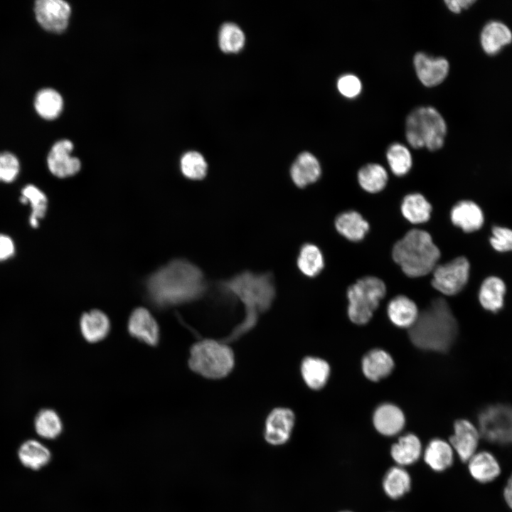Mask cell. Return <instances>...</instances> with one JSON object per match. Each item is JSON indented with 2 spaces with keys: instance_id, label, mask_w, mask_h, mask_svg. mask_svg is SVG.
I'll return each mask as SVG.
<instances>
[{
  "instance_id": "obj_1",
  "label": "cell",
  "mask_w": 512,
  "mask_h": 512,
  "mask_svg": "<svg viewBox=\"0 0 512 512\" xmlns=\"http://www.w3.org/2000/svg\"><path fill=\"white\" fill-rule=\"evenodd\" d=\"M219 286L224 292L238 299L245 310L243 319L221 339L228 343L255 327L260 315L270 308L275 297V287L272 274H256L250 271L223 280Z\"/></svg>"
},
{
  "instance_id": "obj_2",
  "label": "cell",
  "mask_w": 512,
  "mask_h": 512,
  "mask_svg": "<svg viewBox=\"0 0 512 512\" xmlns=\"http://www.w3.org/2000/svg\"><path fill=\"white\" fill-rule=\"evenodd\" d=\"M146 286L149 298L160 306L194 301L206 290L202 271L184 260H175L159 269L149 277Z\"/></svg>"
},
{
  "instance_id": "obj_3",
  "label": "cell",
  "mask_w": 512,
  "mask_h": 512,
  "mask_svg": "<svg viewBox=\"0 0 512 512\" xmlns=\"http://www.w3.org/2000/svg\"><path fill=\"white\" fill-rule=\"evenodd\" d=\"M458 331V324L449 305L444 298L439 297L419 313L408 329V335L418 348L446 353L454 344Z\"/></svg>"
},
{
  "instance_id": "obj_4",
  "label": "cell",
  "mask_w": 512,
  "mask_h": 512,
  "mask_svg": "<svg viewBox=\"0 0 512 512\" xmlns=\"http://www.w3.org/2000/svg\"><path fill=\"white\" fill-rule=\"evenodd\" d=\"M392 255L407 277H420L433 271L441 253L428 232L412 229L394 245Z\"/></svg>"
},
{
  "instance_id": "obj_5",
  "label": "cell",
  "mask_w": 512,
  "mask_h": 512,
  "mask_svg": "<svg viewBox=\"0 0 512 512\" xmlns=\"http://www.w3.org/2000/svg\"><path fill=\"white\" fill-rule=\"evenodd\" d=\"M446 134L445 120L433 107H417L406 118V139L415 149L425 147L430 151L438 150L444 145Z\"/></svg>"
},
{
  "instance_id": "obj_6",
  "label": "cell",
  "mask_w": 512,
  "mask_h": 512,
  "mask_svg": "<svg viewBox=\"0 0 512 512\" xmlns=\"http://www.w3.org/2000/svg\"><path fill=\"white\" fill-rule=\"evenodd\" d=\"M234 354L228 343L220 340L203 339L190 350L188 366L197 374L209 379L228 375L233 368Z\"/></svg>"
},
{
  "instance_id": "obj_7",
  "label": "cell",
  "mask_w": 512,
  "mask_h": 512,
  "mask_svg": "<svg viewBox=\"0 0 512 512\" xmlns=\"http://www.w3.org/2000/svg\"><path fill=\"white\" fill-rule=\"evenodd\" d=\"M385 294V284L378 277L366 276L356 280L347 290L350 320L358 325L367 324Z\"/></svg>"
},
{
  "instance_id": "obj_8",
  "label": "cell",
  "mask_w": 512,
  "mask_h": 512,
  "mask_svg": "<svg viewBox=\"0 0 512 512\" xmlns=\"http://www.w3.org/2000/svg\"><path fill=\"white\" fill-rule=\"evenodd\" d=\"M481 434L496 444H512V407L495 404L485 407L478 415Z\"/></svg>"
},
{
  "instance_id": "obj_9",
  "label": "cell",
  "mask_w": 512,
  "mask_h": 512,
  "mask_svg": "<svg viewBox=\"0 0 512 512\" xmlns=\"http://www.w3.org/2000/svg\"><path fill=\"white\" fill-rule=\"evenodd\" d=\"M470 264L465 257H458L446 263L437 265L432 273V285L440 293L453 296L466 285Z\"/></svg>"
},
{
  "instance_id": "obj_10",
  "label": "cell",
  "mask_w": 512,
  "mask_h": 512,
  "mask_svg": "<svg viewBox=\"0 0 512 512\" xmlns=\"http://www.w3.org/2000/svg\"><path fill=\"white\" fill-rule=\"evenodd\" d=\"M34 14L43 29L61 33L68 27L71 8L63 0H38L34 4Z\"/></svg>"
},
{
  "instance_id": "obj_11",
  "label": "cell",
  "mask_w": 512,
  "mask_h": 512,
  "mask_svg": "<svg viewBox=\"0 0 512 512\" xmlns=\"http://www.w3.org/2000/svg\"><path fill=\"white\" fill-rule=\"evenodd\" d=\"M295 422L292 410L285 407L272 410L265 420L264 437L274 446L285 444L290 438Z\"/></svg>"
},
{
  "instance_id": "obj_12",
  "label": "cell",
  "mask_w": 512,
  "mask_h": 512,
  "mask_svg": "<svg viewBox=\"0 0 512 512\" xmlns=\"http://www.w3.org/2000/svg\"><path fill=\"white\" fill-rule=\"evenodd\" d=\"M414 68L420 81L426 87H434L447 78L449 65L442 57L430 56L423 52L417 53L413 58Z\"/></svg>"
},
{
  "instance_id": "obj_13",
  "label": "cell",
  "mask_w": 512,
  "mask_h": 512,
  "mask_svg": "<svg viewBox=\"0 0 512 512\" xmlns=\"http://www.w3.org/2000/svg\"><path fill=\"white\" fill-rule=\"evenodd\" d=\"M73 143L68 139L55 142L47 156L50 171L55 176L65 178L75 175L80 169V160L71 156Z\"/></svg>"
},
{
  "instance_id": "obj_14",
  "label": "cell",
  "mask_w": 512,
  "mask_h": 512,
  "mask_svg": "<svg viewBox=\"0 0 512 512\" xmlns=\"http://www.w3.org/2000/svg\"><path fill=\"white\" fill-rule=\"evenodd\" d=\"M131 336L147 345L155 346L159 340V327L149 310L144 307L135 309L127 324Z\"/></svg>"
},
{
  "instance_id": "obj_15",
  "label": "cell",
  "mask_w": 512,
  "mask_h": 512,
  "mask_svg": "<svg viewBox=\"0 0 512 512\" xmlns=\"http://www.w3.org/2000/svg\"><path fill=\"white\" fill-rule=\"evenodd\" d=\"M479 439V432L471 422L464 419L455 421L454 434L449 438L450 445L462 462L469 461L475 454Z\"/></svg>"
},
{
  "instance_id": "obj_16",
  "label": "cell",
  "mask_w": 512,
  "mask_h": 512,
  "mask_svg": "<svg viewBox=\"0 0 512 512\" xmlns=\"http://www.w3.org/2000/svg\"><path fill=\"white\" fill-rule=\"evenodd\" d=\"M452 223L465 233H473L481 228L484 214L480 206L472 201L463 200L457 203L450 212Z\"/></svg>"
},
{
  "instance_id": "obj_17",
  "label": "cell",
  "mask_w": 512,
  "mask_h": 512,
  "mask_svg": "<svg viewBox=\"0 0 512 512\" xmlns=\"http://www.w3.org/2000/svg\"><path fill=\"white\" fill-rule=\"evenodd\" d=\"M376 430L385 436H393L404 427L405 418L402 411L396 405L385 403L378 406L373 416Z\"/></svg>"
},
{
  "instance_id": "obj_18",
  "label": "cell",
  "mask_w": 512,
  "mask_h": 512,
  "mask_svg": "<svg viewBox=\"0 0 512 512\" xmlns=\"http://www.w3.org/2000/svg\"><path fill=\"white\" fill-rule=\"evenodd\" d=\"M321 169L318 159L309 152L300 154L292 164L290 174L293 182L303 188L316 181Z\"/></svg>"
},
{
  "instance_id": "obj_19",
  "label": "cell",
  "mask_w": 512,
  "mask_h": 512,
  "mask_svg": "<svg viewBox=\"0 0 512 512\" xmlns=\"http://www.w3.org/2000/svg\"><path fill=\"white\" fill-rule=\"evenodd\" d=\"M394 368V361L386 351L375 348L368 352L362 359V370L370 380L377 382L389 375Z\"/></svg>"
},
{
  "instance_id": "obj_20",
  "label": "cell",
  "mask_w": 512,
  "mask_h": 512,
  "mask_svg": "<svg viewBox=\"0 0 512 512\" xmlns=\"http://www.w3.org/2000/svg\"><path fill=\"white\" fill-rule=\"evenodd\" d=\"M80 332L83 338L90 343L103 340L110 330V322L107 316L100 310L93 309L84 313L80 320Z\"/></svg>"
},
{
  "instance_id": "obj_21",
  "label": "cell",
  "mask_w": 512,
  "mask_h": 512,
  "mask_svg": "<svg viewBox=\"0 0 512 512\" xmlns=\"http://www.w3.org/2000/svg\"><path fill=\"white\" fill-rule=\"evenodd\" d=\"M506 292V284L502 279L496 276H489L480 286L479 302L484 309L496 313L503 306Z\"/></svg>"
},
{
  "instance_id": "obj_22",
  "label": "cell",
  "mask_w": 512,
  "mask_h": 512,
  "mask_svg": "<svg viewBox=\"0 0 512 512\" xmlns=\"http://www.w3.org/2000/svg\"><path fill=\"white\" fill-rule=\"evenodd\" d=\"M335 227L341 235L353 242L363 240L369 230L368 221L355 210L340 213L336 218Z\"/></svg>"
},
{
  "instance_id": "obj_23",
  "label": "cell",
  "mask_w": 512,
  "mask_h": 512,
  "mask_svg": "<svg viewBox=\"0 0 512 512\" xmlns=\"http://www.w3.org/2000/svg\"><path fill=\"white\" fill-rule=\"evenodd\" d=\"M418 314L415 303L405 295L396 296L388 303V317L398 327L409 329L416 321Z\"/></svg>"
},
{
  "instance_id": "obj_24",
  "label": "cell",
  "mask_w": 512,
  "mask_h": 512,
  "mask_svg": "<svg viewBox=\"0 0 512 512\" xmlns=\"http://www.w3.org/2000/svg\"><path fill=\"white\" fill-rule=\"evenodd\" d=\"M512 41V33L508 27L498 21L487 23L481 33V44L489 55L496 54Z\"/></svg>"
},
{
  "instance_id": "obj_25",
  "label": "cell",
  "mask_w": 512,
  "mask_h": 512,
  "mask_svg": "<svg viewBox=\"0 0 512 512\" xmlns=\"http://www.w3.org/2000/svg\"><path fill=\"white\" fill-rule=\"evenodd\" d=\"M18 458L25 467L38 470L50 462L51 453L41 442L31 439L20 445L18 449Z\"/></svg>"
},
{
  "instance_id": "obj_26",
  "label": "cell",
  "mask_w": 512,
  "mask_h": 512,
  "mask_svg": "<svg viewBox=\"0 0 512 512\" xmlns=\"http://www.w3.org/2000/svg\"><path fill=\"white\" fill-rule=\"evenodd\" d=\"M425 462L435 471H443L452 466L454 461L453 449L446 441L435 438L426 447Z\"/></svg>"
},
{
  "instance_id": "obj_27",
  "label": "cell",
  "mask_w": 512,
  "mask_h": 512,
  "mask_svg": "<svg viewBox=\"0 0 512 512\" xmlns=\"http://www.w3.org/2000/svg\"><path fill=\"white\" fill-rule=\"evenodd\" d=\"M469 471L476 481L487 483L494 480L501 472L500 465L488 452L474 454L469 460Z\"/></svg>"
},
{
  "instance_id": "obj_28",
  "label": "cell",
  "mask_w": 512,
  "mask_h": 512,
  "mask_svg": "<svg viewBox=\"0 0 512 512\" xmlns=\"http://www.w3.org/2000/svg\"><path fill=\"white\" fill-rule=\"evenodd\" d=\"M422 454V444L419 438L409 433L400 437L390 449L394 461L400 466L412 464L417 462Z\"/></svg>"
},
{
  "instance_id": "obj_29",
  "label": "cell",
  "mask_w": 512,
  "mask_h": 512,
  "mask_svg": "<svg viewBox=\"0 0 512 512\" xmlns=\"http://www.w3.org/2000/svg\"><path fill=\"white\" fill-rule=\"evenodd\" d=\"M432 206L421 193H412L404 197L400 210L404 218L412 224H421L429 220Z\"/></svg>"
},
{
  "instance_id": "obj_30",
  "label": "cell",
  "mask_w": 512,
  "mask_h": 512,
  "mask_svg": "<svg viewBox=\"0 0 512 512\" xmlns=\"http://www.w3.org/2000/svg\"><path fill=\"white\" fill-rule=\"evenodd\" d=\"M301 373L306 385L313 390L324 387L330 375L329 363L317 357L308 356L302 362Z\"/></svg>"
},
{
  "instance_id": "obj_31",
  "label": "cell",
  "mask_w": 512,
  "mask_h": 512,
  "mask_svg": "<svg viewBox=\"0 0 512 512\" xmlns=\"http://www.w3.org/2000/svg\"><path fill=\"white\" fill-rule=\"evenodd\" d=\"M63 100L60 93L52 88L40 90L34 98V108L44 119H56L62 112Z\"/></svg>"
},
{
  "instance_id": "obj_32",
  "label": "cell",
  "mask_w": 512,
  "mask_h": 512,
  "mask_svg": "<svg viewBox=\"0 0 512 512\" xmlns=\"http://www.w3.org/2000/svg\"><path fill=\"white\" fill-rule=\"evenodd\" d=\"M357 177L360 186L370 193L381 191L386 186L388 179L386 169L375 163L363 166L358 171Z\"/></svg>"
},
{
  "instance_id": "obj_33",
  "label": "cell",
  "mask_w": 512,
  "mask_h": 512,
  "mask_svg": "<svg viewBox=\"0 0 512 512\" xmlns=\"http://www.w3.org/2000/svg\"><path fill=\"white\" fill-rule=\"evenodd\" d=\"M411 487V478L408 472L400 466H393L385 473L383 488L388 496L398 499L407 493Z\"/></svg>"
},
{
  "instance_id": "obj_34",
  "label": "cell",
  "mask_w": 512,
  "mask_h": 512,
  "mask_svg": "<svg viewBox=\"0 0 512 512\" xmlns=\"http://www.w3.org/2000/svg\"><path fill=\"white\" fill-rule=\"evenodd\" d=\"M297 265L306 276L318 275L324 267V260L320 249L314 244L304 245L297 258Z\"/></svg>"
},
{
  "instance_id": "obj_35",
  "label": "cell",
  "mask_w": 512,
  "mask_h": 512,
  "mask_svg": "<svg viewBox=\"0 0 512 512\" xmlns=\"http://www.w3.org/2000/svg\"><path fill=\"white\" fill-rule=\"evenodd\" d=\"M36 433L46 439H55L63 430V423L58 413L53 409L45 408L40 410L34 420Z\"/></svg>"
},
{
  "instance_id": "obj_36",
  "label": "cell",
  "mask_w": 512,
  "mask_h": 512,
  "mask_svg": "<svg viewBox=\"0 0 512 512\" xmlns=\"http://www.w3.org/2000/svg\"><path fill=\"white\" fill-rule=\"evenodd\" d=\"M20 200L22 203H29L31 214L29 223L33 228L38 225V220L44 217L47 209V198L46 195L33 185H27L21 191Z\"/></svg>"
},
{
  "instance_id": "obj_37",
  "label": "cell",
  "mask_w": 512,
  "mask_h": 512,
  "mask_svg": "<svg viewBox=\"0 0 512 512\" xmlns=\"http://www.w3.org/2000/svg\"><path fill=\"white\" fill-rule=\"evenodd\" d=\"M386 158L391 171L397 176L407 174L412 165V158L408 148L395 142L389 146Z\"/></svg>"
},
{
  "instance_id": "obj_38",
  "label": "cell",
  "mask_w": 512,
  "mask_h": 512,
  "mask_svg": "<svg viewBox=\"0 0 512 512\" xmlns=\"http://www.w3.org/2000/svg\"><path fill=\"white\" fill-rule=\"evenodd\" d=\"M218 43L220 49L223 52L237 53L244 46V33L236 24L225 23L220 27Z\"/></svg>"
},
{
  "instance_id": "obj_39",
  "label": "cell",
  "mask_w": 512,
  "mask_h": 512,
  "mask_svg": "<svg viewBox=\"0 0 512 512\" xmlns=\"http://www.w3.org/2000/svg\"><path fill=\"white\" fill-rule=\"evenodd\" d=\"M207 163L204 157L197 151H188L181 159V169L183 174L192 180H200L207 172Z\"/></svg>"
},
{
  "instance_id": "obj_40",
  "label": "cell",
  "mask_w": 512,
  "mask_h": 512,
  "mask_svg": "<svg viewBox=\"0 0 512 512\" xmlns=\"http://www.w3.org/2000/svg\"><path fill=\"white\" fill-rule=\"evenodd\" d=\"M20 171V163L18 158L12 153L4 151L0 153V181L13 182Z\"/></svg>"
},
{
  "instance_id": "obj_41",
  "label": "cell",
  "mask_w": 512,
  "mask_h": 512,
  "mask_svg": "<svg viewBox=\"0 0 512 512\" xmlns=\"http://www.w3.org/2000/svg\"><path fill=\"white\" fill-rule=\"evenodd\" d=\"M491 233L489 242L494 250L498 252L512 251V229L495 225L492 228Z\"/></svg>"
},
{
  "instance_id": "obj_42",
  "label": "cell",
  "mask_w": 512,
  "mask_h": 512,
  "mask_svg": "<svg viewBox=\"0 0 512 512\" xmlns=\"http://www.w3.org/2000/svg\"><path fill=\"white\" fill-rule=\"evenodd\" d=\"M337 88L343 97L353 99L358 97L361 92L362 83L356 75L345 74L338 78Z\"/></svg>"
},
{
  "instance_id": "obj_43",
  "label": "cell",
  "mask_w": 512,
  "mask_h": 512,
  "mask_svg": "<svg viewBox=\"0 0 512 512\" xmlns=\"http://www.w3.org/2000/svg\"><path fill=\"white\" fill-rule=\"evenodd\" d=\"M15 252L13 240L8 235L0 233V262L11 257Z\"/></svg>"
},
{
  "instance_id": "obj_44",
  "label": "cell",
  "mask_w": 512,
  "mask_h": 512,
  "mask_svg": "<svg viewBox=\"0 0 512 512\" xmlns=\"http://www.w3.org/2000/svg\"><path fill=\"white\" fill-rule=\"evenodd\" d=\"M475 2L474 0H447L444 3L449 10L453 13H460L463 9L471 6Z\"/></svg>"
},
{
  "instance_id": "obj_45",
  "label": "cell",
  "mask_w": 512,
  "mask_h": 512,
  "mask_svg": "<svg viewBox=\"0 0 512 512\" xmlns=\"http://www.w3.org/2000/svg\"><path fill=\"white\" fill-rule=\"evenodd\" d=\"M503 496L506 503L512 509V474L507 481L503 491Z\"/></svg>"
},
{
  "instance_id": "obj_46",
  "label": "cell",
  "mask_w": 512,
  "mask_h": 512,
  "mask_svg": "<svg viewBox=\"0 0 512 512\" xmlns=\"http://www.w3.org/2000/svg\"><path fill=\"white\" fill-rule=\"evenodd\" d=\"M341 512H351V511H341Z\"/></svg>"
}]
</instances>
